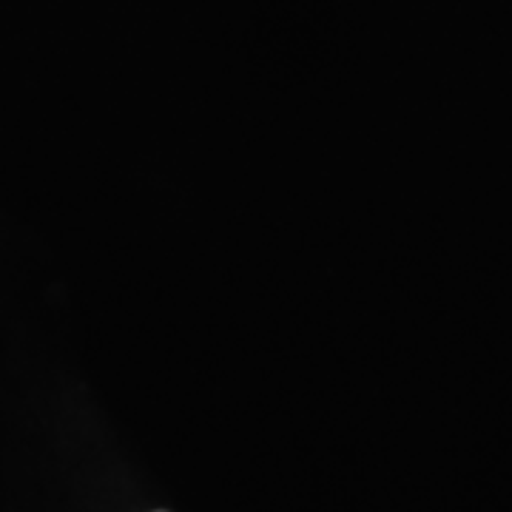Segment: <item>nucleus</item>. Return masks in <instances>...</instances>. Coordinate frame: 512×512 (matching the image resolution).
<instances>
[]
</instances>
